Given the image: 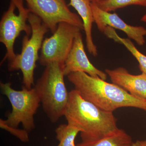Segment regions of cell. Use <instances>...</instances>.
Here are the masks:
<instances>
[{"label": "cell", "mask_w": 146, "mask_h": 146, "mask_svg": "<svg viewBox=\"0 0 146 146\" xmlns=\"http://www.w3.org/2000/svg\"><path fill=\"white\" fill-rule=\"evenodd\" d=\"M67 76L84 99L103 110L113 112L121 108L133 107L146 111L145 99L133 96L117 84L82 72Z\"/></svg>", "instance_id": "1"}, {"label": "cell", "mask_w": 146, "mask_h": 146, "mask_svg": "<svg viewBox=\"0 0 146 146\" xmlns=\"http://www.w3.org/2000/svg\"><path fill=\"white\" fill-rule=\"evenodd\" d=\"M64 116L68 124L80 130L82 141L97 140L119 129L113 112L100 109L75 89L69 92Z\"/></svg>", "instance_id": "2"}, {"label": "cell", "mask_w": 146, "mask_h": 146, "mask_svg": "<svg viewBox=\"0 0 146 146\" xmlns=\"http://www.w3.org/2000/svg\"><path fill=\"white\" fill-rule=\"evenodd\" d=\"M64 67V64L58 62L47 65L34 87L44 111L52 123L64 116L69 100Z\"/></svg>", "instance_id": "3"}, {"label": "cell", "mask_w": 146, "mask_h": 146, "mask_svg": "<svg viewBox=\"0 0 146 146\" xmlns=\"http://www.w3.org/2000/svg\"><path fill=\"white\" fill-rule=\"evenodd\" d=\"M28 21L31 28V36H24L21 52L9 61L8 69L10 72L21 70L24 86L31 89L34 84V72L36 61L39 59V50L42 48L45 35L49 30L39 17L31 12Z\"/></svg>", "instance_id": "4"}, {"label": "cell", "mask_w": 146, "mask_h": 146, "mask_svg": "<svg viewBox=\"0 0 146 146\" xmlns=\"http://www.w3.org/2000/svg\"><path fill=\"white\" fill-rule=\"evenodd\" d=\"M0 88L12 106V111L8 114L6 123L14 127H18L22 123L29 133L33 130L35 127L34 115L41 103L35 88L29 89L24 86L22 90L17 91L12 88L10 82H2Z\"/></svg>", "instance_id": "5"}, {"label": "cell", "mask_w": 146, "mask_h": 146, "mask_svg": "<svg viewBox=\"0 0 146 146\" xmlns=\"http://www.w3.org/2000/svg\"><path fill=\"white\" fill-rule=\"evenodd\" d=\"M30 13L24 6L23 0H10L8 9L0 22V42L7 50L1 63L7 59L10 61L16 56L14 43L21 32H25L29 36L31 34V27L27 24Z\"/></svg>", "instance_id": "6"}, {"label": "cell", "mask_w": 146, "mask_h": 146, "mask_svg": "<svg viewBox=\"0 0 146 146\" xmlns=\"http://www.w3.org/2000/svg\"><path fill=\"white\" fill-rule=\"evenodd\" d=\"M31 12L39 17L53 33L58 24L67 23L84 30L79 15L72 12L65 0H25Z\"/></svg>", "instance_id": "7"}, {"label": "cell", "mask_w": 146, "mask_h": 146, "mask_svg": "<svg viewBox=\"0 0 146 146\" xmlns=\"http://www.w3.org/2000/svg\"><path fill=\"white\" fill-rule=\"evenodd\" d=\"M82 30L67 23L58 24L52 36L42 43L39 62L46 66L53 62L64 64L73 46L76 35Z\"/></svg>", "instance_id": "8"}, {"label": "cell", "mask_w": 146, "mask_h": 146, "mask_svg": "<svg viewBox=\"0 0 146 146\" xmlns=\"http://www.w3.org/2000/svg\"><path fill=\"white\" fill-rule=\"evenodd\" d=\"M91 6L94 23L100 31L103 33L106 27H109L123 32L129 39L135 41L139 46L145 44L146 36L145 27L128 25L117 13L102 10L95 3L91 2Z\"/></svg>", "instance_id": "9"}, {"label": "cell", "mask_w": 146, "mask_h": 146, "mask_svg": "<svg viewBox=\"0 0 146 146\" xmlns=\"http://www.w3.org/2000/svg\"><path fill=\"white\" fill-rule=\"evenodd\" d=\"M77 72L86 73L91 76L99 77L105 80L107 78L106 73L96 68L89 60L84 50L80 31L76 35L72 49L64 63L65 76Z\"/></svg>", "instance_id": "10"}, {"label": "cell", "mask_w": 146, "mask_h": 146, "mask_svg": "<svg viewBox=\"0 0 146 146\" xmlns=\"http://www.w3.org/2000/svg\"><path fill=\"white\" fill-rule=\"evenodd\" d=\"M105 72L112 83L117 84L133 96L145 99L146 74H131L125 68L119 67L114 69H106Z\"/></svg>", "instance_id": "11"}, {"label": "cell", "mask_w": 146, "mask_h": 146, "mask_svg": "<svg viewBox=\"0 0 146 146\" xmlns=\"http://www.w3.org/2000/svg\"><path fill=\"white\" fill-rule=\"evenodd\" d=\"M68 6L76 11L83 22L85 40L88 52L94 56L98 54V49L94 44L92 35V27L94 23L90 0H70Z\"/></svg>", "instance_id": "12"}, {"label": "cell", "mask_w": 146, "mask_h": 146, "mask_svg": "<svg viewBox=\"0 0 146 146\" xmlns=\"http://www.w3.org/2000/svg\"><path fill=\"white\" fill-rule=\"evenodd\" d=\"M133 142L130 135L119 129L113 133L99 139L82 141L78 146H131Z\"/></svg>", "instance_id": "13"}, {"label": "cell", "mask_w": 146, "mask_h": 146, "mask_svg": "<svg viewBox=\"0 0 146 146\" xmlns=\"http://www.w3.org/2000/svg\"><path fill=\"white\" fill-rule=\"evenodd\" d=\"M103 33L108 38L123 45L138 61L139 68L142 73L146 74V56L137 49L130 39L120 37L114 29L109 27H106Z\"/></svg>", "instance_id": "14"}, {"label": "cell", "mask_w": 146, "mask_h": 146, "mask_svg": "<svg viewBox=\"0 0 146 146\" xmlns=\"http://www.w3.org/2000/svg\"><path fill=\"white\" fill-rule=\"evenodd\" d=\"M56 137L59 142L57 146H78L76 145L75 139L80 132L78 129L70 125H60L55 130Z\"/></svg>", "instance_id": "15"}, {"label": "cell", "mask_w": 146, "mask_h": 146, "mask_svg": "<svg viewBox=\"0 0 146 146\" xmlns=\"http://www.w3.org/2000/svg\"><path fill=\"white\" fill-rule=\"evenodd\" d=\"M94 3L102 10L108 12L129 5H139L146 7V0H102Z\"/></svg>", "instance_id": "16"}, {"label": "cell", "mask_w": 146, "mask_h": 146, "mask_svg": "<svg viewBox=\"0 0 146 146\" xmlns=\"http://www.w3.org/2000/svg\"><path fill=\"white\" fill-rule=\"evenodd\" d=\"M0 127L16 136L22 142L27 143L29 141V133L26 130L10 126L2 119H0Z\"/></svg>", "instance_id": "17"}, {"label": "cell", "mask_w": 146, "mask_h": 146, "mask_svg": "<svg viewBox=\"0 0 146 146\" xmlns=\"http://www.w3.org/2000/svg\"><path fill=\"white\" fill-rule=\"evenodd\" d=\"M131 146H146V139L138 140L136 142H133Z\"/></svg>", "instance_id": "18"}, {"label": "cell", "mask_w": 146, "mask_h": 146, "mask_svg": "<svg viewBox=\"0 0 146 146\" xmlns=\"http://www.w3.org/2000/svg\"><path fill=\"white\" fill-rule=\"evenodd\" d=\"M141 21L144 22V23H146V13L142 17L141 19Z\"/></svg>", "instance_id": "19"}, {"label": "cell", "mask_w": 146, "mask_h": 146, "mask_svg": "<svg viewBox=\"0 0 146 146\" xmlns=\"http://www.w3.org/2000/svg\"><path fill=\"white\" fill-rule=\"evenodd\" d=\"M91 2L92 3H97L98 2L100 1H102V0H90Z\"/></svg>", "instance_id": "20"}, {"label": "cell", "mask_w": 146, "mask_h": 146, "mask_svg": "<svg viewBox=\"0 0 146 146\" xmlns=\"http://www.w3.org/2000/svg\"></svg>", "instance_id": "21"}]
</instances>
